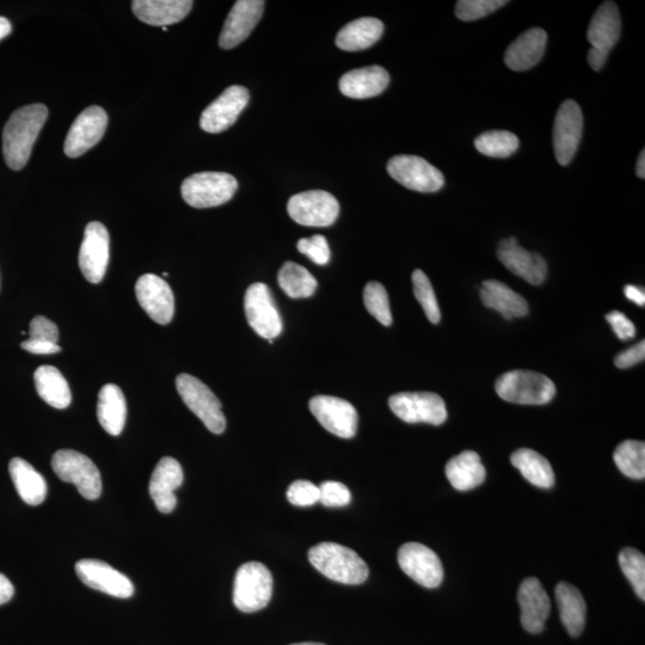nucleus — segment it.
I'll return each instance as SVG.
<instances>
[{
	"instance_id": "nucleus-34",
	"label": "nucleus",
	"mask_w": 645,
	"mask_h": 645,
	"mask_svg": "<svg viewBox=\"0 0 645 645\" xmlns=\"http://www.w3.org/2000/svg\"><path fill=\"white\" fill-rule=\"evenodd\" d=\"M36 391L47 404L55 409H66L72 401L69 383L53 366H41L34 374Z\"/></svg>"
},
{
	"instance_id": "nucleus-51",
	"label": "nucleus",
	"mask_w": 645,
	"mask_h": 645,
	"mask_svg": "<svg viewBox=\"0 0 645 645\" xmlns=\"http://www.w3.org/2000/svg\"><path fill=\"white\" fill-rule=\"evenodd\" d=\"M624 293L625 297L632 301V303H635L638 306L642 307L645 305V292L643 288L634 285H628L625 287Z\"/></svg>"
},
{
	"instance_id": "nucleus-42",
	"label": "nucleus",
	"mask_w": 645,
	"mask_h": 645,
	"mask_svg": "<svg viewBox=\"0 0 645 645\" xmlns=\"http://www.w3.org/2000/svg\"><path fill=\"white\" fill-rule=\"evenodd\" d=\"M414 294L425 311L427 318L433 324H438L441 319L438 299H436L434 288L428 279V276L417 269L413 273Z\"/></svg>"
},
{
	"instance_id": "nucleus-17",
	"label": "nucleus",
	"mask_w": 645,
	"mask_h": 645,
	"mask_svg": "<svg viewBox=\"0 0 645 645\" xmlns=\"http://www.w3.org/2000/svg\"><path fill=\"white\" fill-rule=\"evenodd\" d=\"M583 132V115L575 101H564L559 107L554 126V149L557 162L568 165L579 149Z\"/></svg>"
},
{
	"instance_id": "nucleus-28",
	"label": "nucleus",
	"mask_w": 645,
	"mask_h": 645,
	"mask_svg": "<svg viewBox=\"0 0 645 645\" xmlns=\"http://www.w3.org/2000/svg\"><path fill=\"white\" fill-rule=\"evenodd\" d=\"M481 299L484 306L499 312L507 321L528 315V304L525 298L501 281H484Z\"/></svg>"
},
{
	"instance_id": "nucleus-19",
	"label": "nucleus",
	"mask_w": 645,
	"mask_h": 645,
	"mask_svg": "<svg viewBox=\"0 0 645 645\" xmlns=\"http://www.w3.org/2000/svg\"><path fill=\"white\" fill-rule=\"evenodd\" d=\"M138 303L153 321L167 325L175 313V298L168 282L155 274H145L135 285Z\"/></svg>"
},
{
	"instance_id": "nucleus-7",
	"label": "nucleus",
	"mask_w": 645,
	"mask_h": 645,
	"mask_svg": "<svg viewBox=\"0 0 645 645\" xmlns=\"http://www.w3.org/2000/svg\"><path fill=\"white\" fill-rule=\"evenodd\" d=\"M176 387L184 404L199 417L210 432L224 433L225 415L221 410L218 397L214 395L210 387L187 373H182L176 378Z\"/></svg>"
},
{
	"instance_id": "nucleus-6",
	"label": "nucleus",
	"mask_w": 645,
	"mask_h": 645,
	"mask_svg": "<svg viewBox=\"0 0 645 645\" xmlns=\"http://www.w3.org/2000/svg\"><path fill=\"white\" fill-rule=\"evenodd\" d=\"M52 468L61 481L75 484L84 499L94 501L101 496V472L84 454L72 450L58 451L53 456Z\"/></svg>"
},
{
	"instance_id": "nucleus-35",
	"label": "nucleus",
	"mask_w": 645,
	"mask_h": 645,
	"mask_svg": "<svg viewBox=\"0 0 645 645\" xmlns=\"http://www.w3.org/2000/svg\"><path fill=\"white\" fill-rule=\"evenodd\" d=\"M511 462L515 469L521 472V475L538 488L550 489L555 484V472L549 460L542 454L530 450V448H521L512 454Z\"/></svg>"
},
{
	"instance_id": "nucleus-31",
	"label": "nucleus",
	"mask_w": 645,
	"mask_h": 645,
	"mask_svg": "<svg viewBox=\"0 0 645 645\" xmlns=\"http://www.w3.org/2000/svg\"><path fill=\"white\" fill-rule=\"evenodd\" d=\"M9 471L18 495L29 506H39L46 500L47 483L40 472L22 458L11 459Z\"/></svg>"
},
{
	"instance_id": "nucleus-23",
	"label": "nucleus",
	"mask_w": 645,
	"mask_h": 645,
	"mask_svg": "<svg viewBox=\"0 0 645 645\" xmlns=\"http://www.w3.org/2000/svg\"><path fill=\"white\" fill-rule=\"evenodd\" d=\"M180 463L171 457H164L156 466L150 481V495L159 512L170 514L177 505L175 491L183 483Z\"/></svg>"
},
{
	"instance_id": "nucleus-53",
	"label": "nucleus",
	"mask_w": 645,
	"mask_h": 645,
	"mask_svg": "<svg viewBox=\"0 0 645 645\" xmlns=\"http://www.w3.org/2000/svg\"><path fill=\"white\" fill-rule=\"evenodd\" d=\"M637 176L644 180L645 178V151L641 152L640 157H638L637 167H636Z\"/></svg>"
},
{
	"instance_id": "nucleus-27",
	"label": "nucleus",
	"mask_w": 645,
	"mask_h": 645,
	"mask_svg": "<svg viewBox=\"0 0 645 645\" xmlns=\"http://www.w3.org/2000/svg\"><path fill=\"white\" fill-rule=\"evenodd\" d=\"M622 34V20L616 3L605 2L599 6L589 24L587 38L592 48L610 54Z\"/></svg>"
},
{
	"instance_id": "nucleus-10",
	"label": "nucleus",
	"mask_w": 645,
	"mask_h": 645,
	"mask_svg": "<svg viewBox=\"0 0 645 645\" xmlns=\"http://www.w3.org/2000/svg\"><path fill=\"white\" fill-rule=\"evenodd\" d=\"M244 309L250 327L262 339L273 343L282 333V319L267 285L256 282L248 288L244 298Z\"/></svg>"
},
{
	"instance_id": "nucleus-22",
	"label": "nucleus",
	"mask_w": 645,
	"mask_h": 645,
	"mask_svg": "<svg viewBox=\"0 0 645 645\" xmlns=\"http://www.w3.org/2000/svg\"><path fill=\"white\" fill-rule=\"evenodd\" d=\"M521 623L530 634H539L545 628L551 612V600L542 583L534 577L521 583L518 593Z\"/></svg>"
},
{
	"instance_id": "nucleus-12",
	"label": "nucleus",
	"mask_w": 645,
	"mask_h": 645,
	"mask_svg": "<svg viewBox=\"0 0 645 645\" xmlns=\"http://www.w3.org/2000/svg\"><path fill=\"white\" fill-rule=\"evenodd\" d=\"M310 410L328 432L339 436V438L352 439L358 432V411L342 398L313 397L310 401Z\"/></svg>"
},
{
	"instance_id": "nucleus-39",
	"label": "nucleus",
	"mask_w": 645,
	"mask_h": 645,
	"mask_svg": "<svg viewBox=\"0 0 645 645\" xmlns=\"http://www.w3.org/2000/svg\"><path fill=\"white\" fill-rule=\"evenodd\" d=\"M475 146L482 155L491 158H508L519 149V138L512 132H485L475 140Z\"/></svg>"
},
{
	"instance_id": "nucleus-37",
	"label": "nucleus",
	"mask_w": 645,
	"mask_h": 645,
	"mask_svg": "<svg viewBox=\"0 0 645 645\" xmlns=\"http://www.w3.org/2000/svg\"><path fill=\"white\" fill-rule=\"evenodd\" d=\"M278 281L282 291L293 299L309 298L317 288V280L309 270L294 262H286L282 266Z\"/></svg>"
},
{
	"instance_id": "nucleus-21",
	"label": "nucleus",
	"mask_w": 645,
	"mask_h": 645,
	"mask_svg": "<svg viewBox=\"0 0 645 645\" xmlns=\"http://www.w3.org/2000/svg\"><path fill=\"white\" fill-rule=\"evenodd\" d=\"M266 3L262 0H238L227 16L219 46L232 49L242 43L260 22Z\"/></svg>"
},
{
	"instance_id": "nucleus-2",
	"label": "nucleus",
	"mask_w": 645,
	"mask_h": 645,
	"mask_svg": "<svg viewBox=\"0 0 645 645\" xmlns=\"http://www.w3.org/2000/svg\"><path fill=\"white\" fill-rule=\"evenodd\" d=\"M309 559L319 573L343 585H361L370 574L364 559L341 544H317L310 549Z\"/></svg>"
},
{
	"instance_id": "nucleus-16",
	"label": "nucleus",
	"mask_w": 645,
	"mask_h": 645,
	"mask_svg": "<svg viewBox=\"0 0 645 645\" xmlns=\"http://www.w3.org/2000/svg\"><path fill=\"white\" fill-rule=\"evenodd\" d=\"M108 127V115L104 109L97 106L86 108L73 122L67 134L64 151L70 158L84 155L92 147L100 143Z\"/></svg>"
},
{
	"instance_id": "nucleus-29",
	"label": "nucleus",
	"mask_w": 645,
	"mask_h": 645,
	"mask_svg": "<svg viewBox=\"0 0 645 645\" xmlns=\"http://www.w3.org/2000/svg\"><path fill=\"white\" fill-rule=\"evenodd\" d=\"M98 422L110 435L118 436L126 425L127 404L124 392L114 384L104 385L98 395Z\"/></svg>"
},
{
	"instance_id": "nucleus-9",
	"label": "nucleus",
	"mask_w": 645,
	"mask_h": 645,
	"mask_svg": "<svg viewBox=\"0 0 645 645\" xmlns=\"http://www.w3.org/2000/svg\"><path fill=\"white\" fill-rule=\"evenodd\" d=\"M287 212L296 223L309 227L333 225L340 214L335 196L324 190H309L292 196Z\"/></svg>"
},
{
	"instance_id": "nucleus-20",
	"label": "nucleus",
	"mask_w": 645,
	"mask_h": 645,
	"mask_svg": "<svg viewBox=\"0 0 645 645\" xmlns=\"http://www.w3.org/2000/svg\"><path fill=\"white\" fill-rule=\"evenodd\" d=\"M497 257L507 269L531 285H542L548 275V264L538 253L521 248L518 239H503L497 250Z\"/></svg>"
},
{
	"instance_id": "nucleus-36",
	"label": "nucleus",
	"mask_w": 645,
	"mask_h": 645,
	"mask_svg": "<svg viewBox=\"0 0 645 645\" xmlns=\"http://www.w3.org/2000/svg\"><path fill=\"white\" fill-rule=\"evenodd\" d=\"M59 330L57 324L43 316H36L30 322L29 339L21 344L27 352L36 355L59 353L61 347L57 343Z\"/></svg>"
},
{
	"instance_id": "nucleus-45",
	"label": "nucleus",
	"mask_w": 645,
	"mask_h": 645,
	"mask_svg": "<svg viewBox=\"0 0 645 645\" xmlns=\"http://www.w3.org/2000/svg\"><path fill=\"white\" fill-rule=\"evenodd\" d=\"M319 487L309 481H297L287 490V499L293 506L310 507L319 502Z\"/></svg>"
},
{
	"instance_id": "nucleus-26",
	"label": "nucleus",
	"mask_w": 645,
	"mask_h": 645,
	"mask_svg": "<svg viewBox=\"0 0 645 645\" xmlns=\"http://www.w3.org/2000/svg\"><path fill=\"white\" fill-rule=\"evenodd\" d=\"M548 34L542 28H533L521 34L505 55V64L513 71H526L536 66L545 53Z\"/></svg>"
},
{
	"instance_id": "nucleus-32",
	"label": "nucleus",
	"mask_w": 645,
	"mask_h": 645,
	"mask_svg": "<svg viewBox=\"0 0 645 645\" xmlns=\"http://www.w3.org/2000/svg\"><path fill=\"white\" fill-rule=\"evenodd\" d=\"M446 476L454 489L468 491L485 481L487 471L476 452L465 451L447 463Z\"/></svg>"
},
{
	"instance_id": "nucleus-49",
	"label": "nucleus",
	"mask_w": 645,
	"mask_h": 645,
	"mask_svg": "<svg viewBox=\"0 0 645 645\" xmlns=\"http://www.w3.org/2000/svg\"><path fill=\"white\" fill-rule=\"evenodd\" d=\"M15 588L12 586V583L3 574H0V605L6 604L9 602L12 597H14Z\"/></svg>"
},
{
	"instance_id": "nucleus-15",
	"label": "nucleus",
	"mask_w": 645,
	"mask_h": 645,
	"mask_svg": "<svg viewBox=\"0 0 645 645\" xmlns=\"http://www.w3.org/2000/svg\"><path fill=\"white\" fill-rule=\"evenodd\" d=\"M249 91L241 85H232L213 101L201 115L200 127L207 133L217 134L226 131L247 108Z\"/></svg>"
},
{
	"instance_id": "nucleus-52",
	"label": "nucleus",
	"mask_w": 645,
	"mask_h": 645,
	"mask_svg": "<svg viewBox=\"0 0 645 645\" xmlns=\"http://www.w3.org/2000/svg\"><path fill=\"white\" fill-rule=\"evenodd\" d=\"M12 32V24L8 20V18L0 16V41H2L5 38H8V36Z\"/></svg>"
},
{
	"instance_id": "nucleus-11",
	"label": "nucleus",
	"mask_w": 645,
	"mask_h": 645,
	"mask_svg": "<svg viewBox=\"0 0 645 645\" xmlns=\"http://www.w3.org/2000/svg\"><path fill=\"white\" fill-rule=\"evenodd\" d=\"M387 172L403 187L420 193L438 192L445 184V177L439 169L426 159L416 156H396L387 164Z\"/></svg>"
},
{
	"instance_id": "nucleus-46",
	"label": "nucleus",
	"mask_w": 645,
	"mask_h": 645,
	"mask_svg": "<svg viewBox=\"0 0 645 645\" xmlns=\"http://www.w3.org/2000/svg\"><path fill=\"white\" fill-rule=\"evenodd\" d=\"M319 502L325 507H344L352 502V494L349 489L340 482L328 481L319 487Z\"/></svg>"
},
{
	"instance_id": "nucleus-43",
	"label": "nucleus",
	"mask_w": 645,
	"mask_h": 645,
	"mask_svg": "<svg viewBox=\"0 0 645 645\" xmlns=\"http://www.w3.org/2000/svg\"><path fill=\"white\" fill-rule=\"evenodd\" d=\"M506 4V0H460L456 5V16L460 21H476L493 14Z\"/></svg>"
},
{
	"instance_id": "nucleus-4",
	"label": "nucleus",
	"mask_w": 645,
	"mask_h": 645,
	"mask_svg": "<svg viewBox=\"0 0 645 645\" xmlns=\"http://www.w3.org/2000/svg\"><path fill=\"white\" fill-rule=\"evenodd\" d=\"M237 189L236 178L226 172H199L184 180L181 193L189 206L211 208L229 202Z\"/></svg>"
},
{
	"instance_id": "nucleus-1",
	"label": "nucleus",
	"mask_w": 645,
	"mask_h": 645,
	"mask_svg": "<svg viewBox=\"0 0 645 645\" xmlns=\"http://www.w3.org/2000/svg\"><path fill=\"white\" fill-rule=\"evenodd\" d=\"M47 118L48 108L41 103L12 113L3 132V153L10 169L18 171L26 167Z\"/></svg>"
},
{
	"instance_id": "nucleus-33",
	"label": "nucleus",
	"mask_w": 645,
	"mask_h": 645,
	"mask_svg": "<svg viewBox=\"0 0 645 645\" xmlns=\"http://www.w3.org/2000/svg\"><path fill=\"white\" fill-rule=\"evenodd\" d=\"M556 599L564 628L571 637L582 634L586 625V601L581 592L567 582L558 583Z\"/></svg>"
},
{
	"instance_id": "nucleus-24",
	"label": "nucleus",
	"mask_w": 645,
	"mask_h": 645,
	"mask_svg": "<svg viewBox=\"0 0 645 645\" xmlns=\"http://www.w3.org/2000/svg\"><path fill=\"white\" fill-rule=\"evenodd\" d=\"M192 0H134L133 14L138 20L153 27H168L189 15Z\"/></svg>"
},
{
	"instance_id": "nucleus-13",
	"label": "nucleus",
	"mask_w": 645,
	"mask_h": 645,
	"mask_svg": "<svg viewBox=\"0 0 645 645\" xmlns=\"http://www.w3.org/2000/svg\"><path fill=\"white\" fill-rule=\"evenodd\" d=\"M399 567L415 582L426 588H436L444 580V568L438 555L426 545L407 543L398 551Z\"/></svg>"
},
{
	"instance_id": "nucleus-54",
	"label": "nucleus",
	"mask_w": 645,
	"mask_h": 645,
	"mask_svg": "<svg viewBox=\"0 0 645 645\" xmlns=\"http://www.w3.org/2000/svg\"><path fill=\"white\" fill-rule=\"evenodd\" d=\"M292 645H325V644L306 642V643H297V644H292Z\"/></svg>"
},
{
	"instance_id": "nucleus-30",
	"label": "nucleus",
	"mask_w": 645,
	"mask_h": 645,
	"mask_svg": "<svg viewBox=\"0 0 645 645\" xmlns=\"http://www.w3.org/2000/svg\"><path fill=\"white\" fill-rule=\"evenodd\" d=\"M384 33V24L374 17H362L347 24L337 34L336 45L342 51L359 52L374 45Z\"/></svg>"
},
{
	"instance_id": "nucleus-44",
	"label": "nucleus",
	"mask_w": 645,
	"mask_h": 645,
	"mask_svg": "<svg viewBox=\"0 0 645 645\" xmlns=\"http://www.w3.org/2000/svg\"><path fill=\"white\" fill-rule=\"evenodd\" d=\"M297 248L301 254L309 257L318 266H325L330 261L331 253L328 241L321 235L300 239Z\"/></svg>"
},
{
	"instance_id": "nucleus-50",
	"label": "nucleus",
	"mask_w": 645,
	"mask_h": 645,
	"mask_svg": "<svg viewBox=\"0 0 645 645\" xmlns=\"http://www.w3.org/2000/svg\"><path fill=\"white\" fill-rule=\"evenodd\" d=\"M608 54L591 48L588 52V63L594 71H600L605 66Z\"/></svg>"
},
{
	"instance_id": "nucleus-18",
	"label": "nucleus",
	"mask_w": 645,
	"mask_h": 645,
	"mask_svg": "<svg viewBox=\"0 0 645 645\" xmlns=\"http://www.w3.org/2000/svg\"><path fill=\"white\" fill-rule=\"evenodd\" d=\"M76 573L85 586L120 599L131 598L134 586L119 570L98 559H82L76 564Z\"/></svg>"
},
{
	"instance_id": "nucleus-14",
	"label": "nucleus",
	"mask_w": 645,
	"mask_h": 645,
	"mask_svg": "<svg viewBox=\"0 0 645 645\" xmlns=\"http://www.w3.org/2000/svg\"><path fill=\"white\" fill-rule=\"evenodd\" d=\"M109 253L110 238L107 227L97 221L88 224L79 251V268L91 284H100L106 275Z\"/></svg>"
},
{
	"instance_id": "nucleus-5",
	"label": "nucleus",
	"mask_w": 645,
	"mask_h": 645,
	"mask_svg": "<svg viewBox=\"0 0 645 645\" xmlns=\"http://www.w3.org/2000/svg\"><path fill=\"white\" fill-rule=\"evenodd\" d=\"M273 594V576L266 565L249 562L238 569L233 587V604L239 611L253 613L269 604Z\"/></svg>"
},
{
	"instance_id": "nucleus-8",
	"label": "nucleus",
	"mask_w": 645,
	"mask_h": 645,
	"mask_svg": "<svg viewBox=\"0 0 645 645\" xmlns=\"http://www.w3.org/2000/svg\"><path fill=\"white\" fill-rule=\"evenodd\" d=\"M392 413L407 423L440 426L447 420L444 399L432 392H402L389 399Z\"/></svg>"
},
{
	"instance_id": "nucleus-25",
	"label": "nucleus",
	"mask_w": 645,
	"mask_h": 645,
	"mask_svg": "<svg viewBox=\"0 0 645 645\" xmlns=\"http://www.w3.org/2000/svg\"><path fill=\"white\" fill-rule=\"evenodd\" d=\"M389 83V72L382 66L374 65L347 72L340 79V90L344 96L365 100L382 94Z\"/></svg>"
},
{
	"instance_id": "nucleus-40",
	"label": "nucleus",
	"mask_w": 645,
	"mask_h": 645,
	"mask_svg": "<svg viewBox=\"0 0 645 645\" xmlns=\"http://www.w3.org/2000/svg\"><path fill=\"white\" fill-rule=\"evenodd\" d=\"M619 564L638 598L645 600V557L642 552L626 548L619 554Z\"/></svg>"
},
{
	"instance_id": "nucleus-41",
	"label": "nucleus",
	"mask_w": 645,
	"mask_h": 645,
	"mask_svg": "<svg viewBox=\"0 0 645 645\" xmlns=\"http://www.w3.org/2000/svg\"><path fill=\"white\" fill-rule=\"evenodd\" d=\"M364 301L370 315L376 318L379 323L385 325V327H390L392 324V315L390 300L385 287L376 281L368 282L364 291Z\"/></svg>"
},
{
	"instance_id": "nucleus-3",
	"label": "nucleus",
	"mask_w": 645,
	"mask_h": 645,
	"mask_svg": "<svg viewBox=\"0 0 645 645\" xmlns=\"http://www.w3.org/2000/svg\"><path fill=\"white\" fill-rule=\"evenodd\" d=\"M495 390L503 401L522 405H543L552 401L556 386L544 374L515 370L496 380Z\"/></svg>"
},
{
	"instance_id": "nucleus-48",
	"label": "nucleus",
	"mask_w": 645,
	"mask_h": 645,
	"mask_svg": "<svg viewBox=\"0 0 645 645\" xmlns=\"http://www.w3.org/2000/svg\"><path fill=\"white\" fill-rule=\"evenodd\" d=\"M644 358L645 342L642 341L640 343H637L636 346L626 349L624 350V352L620 353L617 356L616 360H614V364H616V366L620 368V370H626V368L640 364V362L644 361Z\"/></svg>"
},
{
	"instance_id": "nucleus-55",
	"label": "nucleus",
	"mask_w": 645,
	"mask_h": 645,
	"mask_svg": "<svg viewBox=\"0 0 645 645\" xmlns=\"http://www.w3.org/2000/svg\"><path fill=\"white\" fill-rule=\"evenodd\" d=\"M162 29L164 30V32H167L168 27H163Z\"/></svg>"
},
{
	"instance_id": "nucleus-47",
	"label": "nucleus",
	"mask_w": 645,
	"mask_h": 645,
	"mask_svg": "<svg viewBox=\"0 0 645 645\" xmlns=\"http://www.w3.org/2000/svg\"><path fill=\"white\" fill-rule=\"evenodd\" d=\"M606 319L619 340L628 341L634 339L636 335L635 325L623 312L612 311L608 313Z\"/></svg>"
},
{
	"instance_id": "nucleus-38",
	"label": "nucleus",
	"mask_w": 645,
	"mask_h": 645,
	"mask_svg": "<svg viewBox=\"0 0 645 645\" xmlns=\"http://www.w3.org/2000/svg\"><path fill=\"white\" fill-rule=\"evenodd\" d=\"M614 463L620 472L632 479L645 477V445L643 441L626 440L614 452Z\"/></svg>"
}]
</instances>
